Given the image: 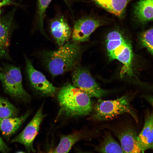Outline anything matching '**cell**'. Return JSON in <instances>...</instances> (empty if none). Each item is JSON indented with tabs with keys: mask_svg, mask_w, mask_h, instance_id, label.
Segmentation results:
<instances>
[{
	"mask_svg": "<svg viewBox=\"0 0 153 153\" xmlns=\"http://www.w3.org/2000/svg\"><path fill=\"white\" fill-rule=\"evenodd\" d=\"M1 10H0V15H1Z\"/></svg>",
	"mask_w": 153,
	"mask_h": 153,
	"instance_id": "obj_26",
	"label": "cell"
},
{
	"mask_svg": "<svg viewBox=\"0 0 153 153\" xmlns=\"http://www.w3.org/2000/svg\"><path fill=\"white\" fill-rule=\"evenodd\" d=\"M101 20L90 17L82 18L74 24L72 33L73 41L79 43L87 41L91 34L103 25Z\"/></svg>",
	"mask_w": 153,
	"mask_h": 153,
	"instance_id": "obj_9",
	"label": "cell"
},
{
	"mask_svg": "<svg viewBox=\"0 0 153 153\" xmlns=\"http://www.w3.org/2000/svg\"><path fill=\"white\" fill-rule=\"evenodd\" d=\"M44 117L42 106L24 129L12 139L10 143H20L24 146L28 152H35V150L33 147V142Z\"/></svg>",
	"mask_w": 153,
	"mask_h": 153,
	"instance_id": "obj_6",
	"label": "cell"
},
{
	"mask_svg": "<svg viewBox=\"0 0 153 153\" xmlns=\"http://www.w3.org/2000/svg\"><path fill=\"white\" fill-rule=\"evenodd\" d=\"M50 28L52 35L60 46L68 41L71 36L72 30L62 16L58 15L52 19Z\"/></svg>",
	"mask_w": 153,
	"mask_h": 153,
	"instance_id": "obj_10",
	"label": "cell"
},
{
	"mask_svg": "<svg viewBox=\"0 0 153 153\" xmlns=\"http://www.w3.org/2000/svg\"><path fill=\"white\" fill-rule=\"evenodd\" d=\"M26 70L30 83L36 91L45 96H52L56 91V88L47 79L44 75L36 70L31 61L25 57Z\"/></svg>",
	"mask_w": 153,
	"mask_h": 153,
	"instance_id": "obj_8",
	"label": "cell"
},
{
	"mask_svg": "<svg viewBox=\"0 0 153 153\" xmlns=\"http://www.w3.org/2000/svg\"><path fill=\"white\" fill-rule=\"evenodd\" d=\"M153 28H150L143 32L140 37V41L142 46L146 48L152 55L153 43Z\"/></svg>",
	"mask_w": 153,
	"mask_h": 153,
	"instance_id": "obj_21",
	"label": "cell"
},
{
	"mask_svg": "<svg viewBox=\"0 0 153 153\" xmlns=\"http://www.w3.org/2000/svg\"><path fill=\"white\" fill-rule=\"evenodd\" d=\"M111 130L119 140L124 153L142 152L136 131L130 124H122L111 128Z\"/></svg>",
	"mask_w": 153,
	"mask_h": 153,
	"instance_id": "obj_7",
	"label": "cell"
},
{
	"mask_svg": "<svg viewBox=\"0 0 153 153\" xmlns=\"http://www.w3.org/2000/svg\"><path fill=\"white\" fill-rule=\"evenodd\" d=\"M10 150L9 147L4 142L0 136V152L3 153H7Z\"/></svg>",
	"mask_w": 153,
	"mask_h": 153,
	"instance_id": "obj_23",
	"label": "cell"
},
{
	"mask_svg": "<svg viewBox=\"0 0 153 153\" xmlns=\"http://www.w3.org/2000/svg\"><path fill=\"white\" fill-rule=\"evenodd\" d=\"M11 2L10 0H0V7L2 6L10 4Z\"/></svg>",
	"mask_w": 153,
	"mask_h": 153,
	"instance_id": "obj_24",
	"label": "cell"
},
{
	"mask_svg": "<svg viewBox=\"0 0 153 153\" xmlns=\"http://www.w3.org/2000/svg\"><path fill=\"white\" fill-rule=\"evenodd\" d=\"M0 80L5 92L10 96L24 101L28 100L29 96L24 89L16 82L8 74L0 72Z\"/></svg>",
	"mask_w": 153,
	"mask_h": 153,
	"instance_id": "obj_11",
	"label": "cell"
},
{
	"mask_svg": "<svg viewBox=\"0 0 153 153\" xmlns=\"http://www.w3.org/2000/svg\"><path fill=\"white\" fill-rule=\"evenodd\" d=\"M73 84L88 95L90 97L100 98L108 93L102 89L86 69L77 67L72 75Z\"/></svg>",
	"mask_w": 153,
	"mask_h": 153,
	"instance_id": "obj_5",
	"label": "cell"
},
{
	"mask_svg": "<svg viewBox=\"0 0 153 153\" xmlns=\"http://www.w3.org/2000/svg\"><path fill=\"white\" fill-rule=\"evenodd\" d=\"M153 0H139L135 5L133 13L137 20L145 23L153 20Z\"/></svg>",
	"mask_w": 153,
	"mask_h": 153,
	"instance_id": "obj_14",
	"label": "cell"
},
{
	"mask_svg": "<svg viewBox=\"0 0 153 153\" xmlns=\"http://www.w3.org/2000/svg\"><path fill=\"white\" fill-rule=\"evenodd\" d=\"M29 115L28 112L22 116L0 118V130L3 135L8 138L19 128Z\"/></svg>",
	"mask_w": 153,
	"mask_h": 153,
	"instance_id": "obj_13",
	"label": "cell"
},
{
	"mask_svg": "<svg viewBox=\"0 0 153 153\" xmlns=\"http://www.w3.org/2000/svg\"><path fill=\"white\" fill-rule=\"evenodd\" d=\"M2 71L8 74L20 86H23L22 76L19 67L10 64H6Z\"/></svg>",
	"mask_w": 153,
	"mask_h": 153,
	"instance_id": "obj_22",
	"label": "cell"
},
{
	"mask_svg": "<svg viewBox=\"0 0 153 153\" xmlns=\"http://www.w3.org/2000/svg\"><path fill=\"white\" fill-rule=\"evenodd\" d=\"M58 99L62 111L67 116H86L93 110L90 97L71 84H66L61 88Z\"/></svg>",
	"mask_w": 153,
	"mask_h": 153,
	"instance_id": "obj_2",
	"label": "cell"
},
{
	"mask_svg": "<svg viewBox=\"0 0 153 153\" xmlns=\"http://www.w3.org/2000/svg\"><path fill=\"white\" fill-rule=\"evenodd\" d=\"M82 137L83 133L78 132L63 136L61 138L58 145L52 152H69L74 145Z\"/></svg>",
	"mask_w": 153,
	"mask_h": 153,
	"instance_id": "obj_17",
	"label": "cell"
},
{
	"mask_svg": "<svg viewBox=\"0 0 153 153\" xmlns=\"http://www.w3.org/2000/svg\"><path fill=\"white\" fill-rule=\"evenodd\" d=\"M96 150L101 153L124 152L121 145L114 139L111 134L106 132Z\"/></svg>",
	"mask_w": 153,
	"mask_h": 153,
	"instance_id": "obj_16",
	"label": "cell"
},
{
	"mask_svg": "<svg viewBox=\"0 0 153 153\" xmlns=\"http://www.w3.org/2000/svg\"><path fill=\"white\" fill-rule=\"evenodd\" d=\"M92 118L97 121L112 120L125 113L131 115L137 122V116L131 107L129 98L123 96L115 99H99L93 109Z\"/></svg>",
	"mask_w": 153,
	"mask_h": 153,
	"instance_id": "obj_4",
	"label": "cell"
},
{
	"mask_svg": "<svg viewBox=\"0 0 153 153\" xmlns=\"http://www.w3.org/2000/svg\"><path fill=\"white\" fill-rule=\"evenodd\" d=\"M10 27L8 24L0 20V58L7 56L9 44Z\"/></svg>",
	"mask_w": 153,
	"mask_h": 153,
	"instance_id": "obj_18",
	"label": "cell"
},
{
	"mask_svg": "<svg viewBox=\"0 0 153 153\" xmlns=\"http://www.w3.org/2000/svg\"><path fill=\"white\" fill-rule=\"evenodd\" d=\"M17 108L7 99L0 97V118L16 116Z\"/></svg>",
	"mask_w": 153,
	"mask_h": 153,
	"instance_id": "obj_19",
	"label": "cell"
},
{
	"mask_svg": "<svg viewBox=\"0 0 153 153\" xmlns=\"http://www.w3.org/2000/svg\"><path fill=\"white\" fill-rule=\"evenodd\" d=\"M70 7L73 0H63ZM52 0H37L39 25L42 32H44V20L46 8Z\"/></svg>",
	"mask_w": 153,
	"mask_h": 153,
	"instance_id": "obj_20",
	"label": "cell"
},
{
	"mask_svg": "<svg viewBox=\"0 0 153 153\" xmlns=\"http://www.w3.org/2000/svg\"><path fill=\"white\" fill-rule=\"evenodd\" d=\"M97 5L119 18L124 15L131 0H92Z\"/></svg>",
	"mask_w": 153,
	"mask_h": 153,
	"instance_id": "obj_15",
	"label": "cell"
},
{
	"mask_svg": "<svg viewBox=\"0 0 153 153\" xmlns=\"http://www.w3.org/2000/svg\"><path fill=\"white\" fill-rule=\"evenodd\" d=\"M78 43L68 41L57 50L43 53L42 60L52 75H61L78 66L82 53Z\"/></svg>",
	"mask_w": 153,
	"mask_h": 153,
	"instance_id": "obj_1",
	"label": "cell"
},
{
	"mask_svg": "<svg viewBox=\"0 0 153 153\" xmlns=\"http://www.w3.org/2000/svg\"><path fill=\"white\" fill-rule=\"evenodd\" d=\"M3 70V69L1 67V66H0V71H2Z\"/></svg>",
	"mask_w": 153,
	"mask_h": 153,
	"instance_id": "obj_25",
	"label": "cell"
},
{
	"mask_svg": "<svg viewBox=\"0 0 153 153\" xmlns=\"http://www.w3.org/2000/svg\"><path fill=\"white\" fill-rule=\"evenodd\" d=\"M106 43L110 59L117 60L123 65L121 76L125 74L131 75V63L133 55L130 42L120 32L115 30L107 35Z\"/></svg>",
	"mask_w": 153,
	"mask_h": 153,
	"instance_id": "obj_3",
	"label": "cell"
},
{
	"mask_svg": "<svg viewBox=\"0 0 153 153\" xmlns=\"http://www.w3.org/2000/svg\"><path fill=\"white\" fill-rule=\"evenodd\" d=\"M153 116L152 112H148L145 116L143 128L138 135V142L142 152L153 148Z\"/></svg>",
	"mask_w": 153,
	"mask_h": 153,
	"instance_id": "obj_12",
	"label": "cell"
}]
</instances>
